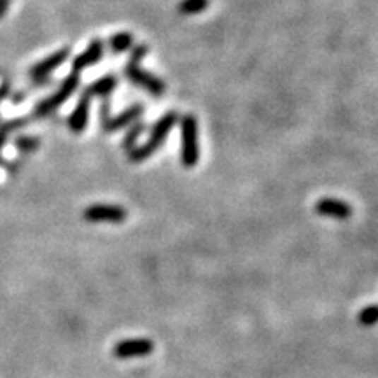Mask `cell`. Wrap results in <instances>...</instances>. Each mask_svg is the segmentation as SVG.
<instances>
[{"label": "cell", "instance_id": "1", "mask_svg": "<svg viewBox=\"0 0 378 378\" xmlns=\"http://www.w3.org/2000/svg\"><path fill=\"white\" fill-rule=\"evenodd\" d=\"M146 54H148V46H146V44H141V46L135 47L130 60L124 65V76L137 88H142V90H146L148 93L154 95V97H161V95L165 93V90H167L163 81L141 67V61Z\"/></svg>", "mask_w": 378, "mask_h": 378}, {"label": "cell", "instance_id": "2", "mask_svg": "<svg viewBox=\"0 0 378 378\" xmlns=\"http://www.w3.org/2000/svg\"><path fill=\"white\" fill-rule=\"evenodd\" d=\"M179 116L175 111H170L165 114V116H161L160 119H158V123L153 126L148 142L142 146H137V148H134L131 151H128L130 161H134V163H142V161H146L148 158H151L153 154L163 146L165 138H167V135L170 134L172 128L175 126Z\"/></svg>", "mask_w": 378, "mask_h": 378}, {"label": "cell", "instance_id": "3", "mask_svg": "<svg viewBox=\"0 0 378 378\" xmlns=\"http://www.w3.org/2000/svg\"><path fill=\"white\" fill-rule=\"evenodd\" d=\"M181 163L186 168L196 167L200 161V141H198V119L193 114L181 117Z\"/></svg>", "mask_w": 378, "mask_h": 378}, {"label": "cell", "instance_id": "4", "mask_svg": "<svg viewBox=\"0 0 378 378\" xmlns=\"http://www.w3.org/2000/svg\"><path fill=\"white\" fill-rule=\"evenodd\" d=\"M142 114H144V105L135 104L131 107H128L126 111L121 112L119 116H111L109 114L107 100H104V105L100 109V123L105 134H114V131H119L123 128H130L131 124L141 119Z\"/></svg>", "mask_w": 378, "mask_h": 378}, {"label": "cell", "instance_id": "5", "mask_svg": "<svg viewBox=\"0 0 378 378\" xmlns=\"http://www.w3.org/2000/svg\"><path fill=\"white\" fill-rule=\"evenodd\" d=\"M77 86H79V74H74V72H72L71 76L65 77L64 84L58 88L57 93H53L51 97H47L46 100L40 102L37 107H35V116H39V117L47 116V114L53 112L54 109L61 107V105H64L65 102H67L69 98L74 95Z\"/></svg>", "mask_w": 378, "mask_h": 378}, {"label": "cell", "instance_id": "6", "mask_svg": "<svg viewBox=\"0 0 378 378\" xmlns=\"http://www.w3.org/2000/svg\"><path fill=\"white\" fill-rule=\"evenodd\" d=\"M83 218L90 223H123L128 218V212L119 205L97 203L88 207L83 212Z\"/></svg>", "mask_w": 378, "mask_h": 378}, {"label": "cell", "instance_id": "7", "mask_svg": "<svg viewBox=\"0 0 378 378\" xmlns=\"http://www.w3.org/2000/svg\"><path fill=\"white\" fill-rule=\"evenodd\" d=\"M153 341L146 338L137 340H123L114 347V355L117 359H130V358H144L153 352Z\"/></svg>", "mask_w": 378, "mask_h": 378}, {"label": "cell", "instance_id": "8", "mask_svg": "<svg viewBox=\"0 0 378 378\" xmlns=\"http://www.w3.org/2000/svg\"><path fill=\"white\" fill-rule=\"evenodd\" d=\"M67 58H69L67 47H65V49L57 51V53H53L51 57H47L46 60L39 61L37 65H34L30 71V77L34 81H37V83H47V77L53 74V71H57V69L60 67V65L64 64Z\"/></svg>", "mask_w": 378, "mask_h": 378}, {"label": "cell", "instance_id": "9", "mask_svg": "<svg viewBox=\"0 0 378 378\" xmlns=\"http://www.w3.org/2000/svg\"><path fill=\"white\" fill-rule=\"evenodd\" d=\"M315 214L331 219H348L352 215V207L336 198H321L315 203Z\"/></svg>", "mask_w": 378, "mask_h": 378}, {"label": "cell", "instance_id": "10", "mask_svg": "<svg viewBox=\"0 0 378 378\" xmlns=\"http://www.w3.org/2000/svg\"><path fill=\"white\" fill-rule=\"evenodd\" d=\"M102 57H104V42H102L100 39L91 40L88 49L83 51L81 54H77L74 58V61H72V71H74V74H79V72L91 67V65L98 64V61L102 60Z\"/></svg>", "mask_w": 378, "mask_h": 378}, {"label": "cell", "instance_id": "11", "mask_svg": "<svg viewBox=\"0 0 378 378\" xmlns=\"http://www.w3.org/2000/svg\"><path fill=\"white\" fill-rule=\"evenodd\" d=\"M90 105H91V98L86 97V95H81L79 102H77L74 112L69 117V128L74 134H83L88 126V119H90Z\"/></svg>", "mask_w": 378, "mask_h": 378}, {"label": "cell", "instance_id": "12", "mask_svg": "<svg viewBox=\"0 0 378 378\" xmlns=\"http://www.w3.org/2000/svg\"><path fill=\"white\" fill-rule=\"evenodd\" d=\"M116 88H117V77L116 76H104L102 79L91 83L90 86L84 90V95L90 98L98 97V98H104V100H107Z\"/></svg>", "mask_w": 378, "mask_h": 378}, {"label": "cell", "instance_id": "13", "mask_svg": "<svg viewBox=\"0 0 378 378\" xmlns=\"http://www.w3.org/2000/svg\"><path fill=\"white\" fill-rule=\"evenodd\" d=\"M109 46H111L112 53H126V51L134 46V37H131V34H128V32H119V34L112 35V37L109 39Z\"/></svg>", "mask_w": 378, "mask_h": 378}, {"label": "cell", "instance_id": "14", "mask_svg": "<svg viewBox=\"0 0 378 378\" xmlns=\"http://www.w3.org/2000/svg\"><path fill=\"white\" fill-rule=\"evenodd\" d=\"M208 0H181L177 6L179 14H184V16H194V14L203 13L208 7Z\"/></svg>", "mask_w": 378, "mask_h": 378}, {"label": "cell", "instance_id": "15", "mask_svg": "<svg viewBox=\"0 0 378 378\" xmlns=\"http://www.w3.org/2000/svg\"><path fill=\"white\" fill-rule=\"evenodd\" d=\"M142 131H144V124L142 123H134L130 128H128L126 137H124L123 142V148L126 149V151H131L134 148H137V141L142 135Z\"/></svg>", "mask_w": 378, "mask_h": 378}, {"label": "cell", "instance_id": "16", "mask_svg": "<svg viewBox=\"0 0 378 378\" xmlns=\"http://www.w3.org/2000/svg\"><path fill=\"white\" fill-rule=\"evenodd\" d=\"M358 322L365 328L375 326L378 322V305H370V307L362 308L358 315Z\"/></svg>", "mask_w": 378, "mask_h": 378}, {"label": "cell", "instance_id": "17", "mask_svg": "<svg viewBox=\"0 0 378 378\" xmlns=\"http://www.w3.org/2000/svg\"><path fill=\"white\" fill-rule=\"evenodd\" d=\"M16 146L20 151L30 153L39 148V141L35 137H20V138H16Z\"/></svg>", "mask_w": 378, "mask_h": 378}, {"label": "cell", "instance_id": "18", "mask_svg": "<svg viewBox=\"0 0 378 378\" xmlns=\"http://www.w3.org/2000/svg\"><path fill=\"white\" fill-rule=\"evenodd\" d=\"M7 91H9V86H7V84H4L2 86V90H0V100H2L4 97H6V93Z\"/></svg>", "mask_w": 378, "mask_h": 378}, {"label": "cell", "instance_id": "19", "mask_svg": "<svg viewBox=\"0 0 378 378\" xmlns=\"http://www.w3.org/2000/svg\"><path fill=\"white\" fill-rule=\"evenodd\" d=\"M4 144H6V131H0V149L4 148Z\"/></svg>", "mask_w": 378, "mask_h": 378}]
</instances>
